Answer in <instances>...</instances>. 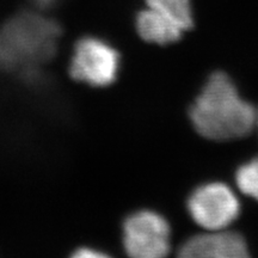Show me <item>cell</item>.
<instances>
[{"mask_svg": "<svg viewBox=\"0 0 258 258\" xmlns=\"http://www.w3.org/2000/svg\"><path fill=\"white\" fill-rule=\"evenodd\" d=\"M239 208L233 191L222 183L200 186L188 201V211L194 221L209 231L227 227L237 219Z\"/></svg>", "mask_w": 258, "mask_h": 258, "instance_id": "5b68a950", "label": "cell"}, {"mask_svg": "<svg viewBox=\"0 0 258 258\" xmlns=\"http://www.w3.org/2000/svg\"><path fill=\"white\" fill-rule=\"evenodd\" d=\"M61 29L35 12H21L0 27V70L31 74L56 51Z\"/></svg>", "mask_w": 258, "mask_h": 258, "instance_id": "7a4b0ae2", "label": "cell"}, {"mask_svg": "<svg viewBox=\"0 0 258 258\" xmlns=\"http://www.w3.org/2000/svg\"><path fill=\"white\" fill-rule=\"evenodd\" d=\"M40 3H43V4H49V3L53 2V0H38Z\"/></svg>", "mask_w": 258, "mask_h": 258, "instance_id": "8fae6325", "label": "cell"}, {"mask_svg": "<svg viewBox=\"0 0 258 258\" xmlns=\"http://www.w3.org/2000/svg\"><path fill=\"white\" fill-rule=\"evenodd\" d=\"M147 8L156 10L173 22L183 31L192 27V10L190 0H146Z\"/></svg>", "mask_w": 258, "mask_h": 258, "instance_id": "ba28073f", "label": "cell"}, {"mask_svg": "<svg viewBox=\"0 0 258 258\" xmlns=\"http://www.w3.org/2000/svg\"><path fill=\"white\" fill-rule=\"evenodd\" d=\"M76 257H83V258H88V257H104V253L98 252V251H95L92 249H80L79 251H77L74 253Z\"/></svg>", "mask_w": 258, "mask_h": 258, "instance_id": "30bf717a", "label": "cell"}, {"mask_svg": "<svg viewBox=\"0 0 258 258\" xmlns=\"http://www.w3.org/2000/svg\"><path fill=\"white\" fill-rule=\"evenodd\" d=\"M179 256L185 258H243L247 246L243 237L233 232L213 231L190 238L182 245Z\"/></svg>", "mask_w": 258, "mask_h": 258, "instance_id": "8992f818", "label": "cell"}, {"mask_svg": "<svg viewBox=\"0 0 258 258\" xmlns=\"http://www.w3.org/2000/svg\"><path fill=\"white\" fill-rule=\"evenodd\" d=\"M171 231L167 221L152 211L133 213L123 225V245L134 258H160L170 251Z\"/></svg>", "mask_w": 258, "mask_h": 258, "instance_id": "277c9868", "label": "cell"}, {"mask_svg": "<svg viewBox=\"0 0 258 258\" xmlns=\"http://www.w3.org/2000/svg\"><path fill=\"white\" fill-rule=\"evenodd\" d=\"M237 184L244 194L258 201V158L238 170Z\"/></svg>", "mask_w": 258, "mask_h": 258, "instance_id": "9c48e42d", "label": "cell"}, {"mask_svg": "<svg viewBox=\"0 0 258 258\" xmlns=\"http://www.w3.org/2000/svg\"><path fill=\"white\" fill-rule=\"evenodd\" d=\"M138 34L143 40L156 44H170L182 37V29L156 10L147 8L137 16Z\"/></svg>", "mask_w": 258, "mask_h": 258, "instance_id": "52a82bcc", "label": "cell"}, {"mask_svg": "<svg viewBox=\"0 0 258 258\" xmlns=\"http://www.w3.org/2000/svg\"><path fill=\"white\" fill-rule=\"evenodd\" d=\"M120 70V55L114 47L97 37L77 42L70 63L73 79L95 88L111 85Z\"/></svg>", "mask_w": 258, "mask_h": 258, "instance_id": "3957f363", "label": "cell"}, {"mask_svg": "<svg viewBox=\"0 0 258 258\" xmlns=\"http://www.w3.org/2000/svg\"><path fill=\"white\" fill-rule=\"evenodd\" d=\"M196 131L211 140L245 137L256 124L253 106L241 99L234 84L221 72L212 74L190 109Z\"/></svg>", "mask_w": 258, "mask_h": 258, "instance_id": "6da1fadb", "label": "cell"}]
</instances>
